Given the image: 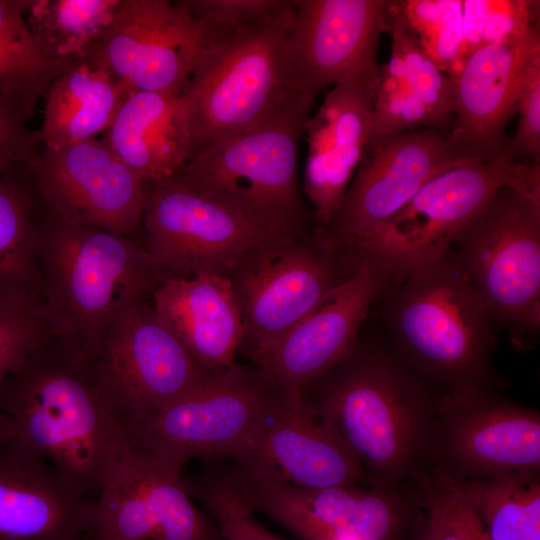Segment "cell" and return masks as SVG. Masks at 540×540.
<instances>
[{
    "label": "cell",
    "instance_id": "cell-14",
    "mask_svg": "<svg viewBox=\"0 0 540 540\" xmlns=\"http://www.w3.org/2000/svg\"><path fill=\"white\" fill-rule=\"evenodd\" d=\"M27 175L39 205L63 222L131 238L143 229L144 183L103 138L42 148Z\"/></svg>",
    "mask_w": 540,
    "mask_h": 540
},
{
    "label": "cell",
    "instance_id": "cell-17",
    "mask_svg": "<svg viewBox=\"0 0 540 540\" xmlns=\"http://www.w3.org/2000/svg\"><path fill=\"white\" fill-rule=\"evenodd\" d=\"M103 540H223L196 509L181 472L129 443L95 502Z\"/></svg>",
    "mask_w": 540,
    "mask_h": 540
},
{
    "label": "cell",
    "instance_id": "cell-29",
    "mask_svg": "<svg viewBox=\"0 0 540 540\" xmlns=\"http://www.w3.org/2000/svg\"><path fill=\"white\" fill-rule=\"evenodd\" d=\"M120 0H27L24 18L40 51L51 60L89 56L109 27Z\"/></svg>",
    "mask_w": 540,
    "mask_h": 540
},
{
    "label": "cell",
    "instance_id": "cell-42",
    "mask_svg": "<svg viewBox=\"0 0 540 540\" xmlns=\"http://www.w3.org/2000/svg\"><path fill=\"white\" fill-rule=\"evenodd\" d=\"M73 540H103L96 536L93 532L89 531L88 533L74 538Z\"/></svg>",
    "mask_w": 540,
    "mask_h": 540
},
{
    "label": "cell",
    "instance_id": "cell-18",
    "mask_svg": "<svg viewBox=\"0 0 540 540\" xmlns=\"http://www.w3.org/2000/svg\"><path fill=\"white\" fill-rule=\"evenodd\" d=\"M391 277L379 264L360 261L354 273L304 318L249 356L277 387L302 398L355 345L371 305Z\"/></svg>",
    "mask_w": 540,
    "mask_h": 540
},
{
    "label": "cell",
    "instance_id": "cell-22",
    "mask_svg": "<svg viewBox=\"0 0 540 540\" xmlns=\"http://www.w3.org/2000/svg\"><path fill=\"white\" fill-rule=\"evenodd\" d=\"M243 476L300 488L369 484L364 470L301 397L288 394L233 458Z\"/></svg>",
    "mask_w": 540,
    "mask_h": 540
},
{
    "label": "cell",
    "instance_id": "cell-33",
    "mask_svg": "<svg viewBox=\"0 0 540 540\" xmlns=\"http://www.w3.org/2000/svg\"><path fill=\"white\" fill-rule=\"evenodd\" d=\"M385 31L391 36V49L404 63L411 88L434 118L438 130L448 136L454 123L453 84L424 52L394 0Z\"/></svg>",
    "mask_w": 540,
    "mask_h": 540
},
{
    "label": "cell",
    "instance_id": "cell-8",
    "mask_svg": "<svg viewBox=\"0 0 540 540\" xmlns=\"http://www.w3.org/2000/svg\"><path fill=\"white\" fill-rule=\"evenodd\" d=\"M447 256L481 295L493 320L513 332L538 331L540 193L499 187L460 228Z\"/></svg>",
    "mask_w": 540,
    "mask_h": 540
},
{
    "label": "cell",
    "instance_id": "cell-7",
    "mask_svg": "<svg viewBox=\"0 0 540 540\" xmlns=\"http://www.w3.org/2000/svg\"><path fill=\"white\" fill-rule=\"evenodd\" d=\"M503 185L540 193L539 161L509 154L461 160L427 180L353 255L358 262L379 264L392 277L439 261L460 228Z\"/></svg>",
    "mask_w": 540,
    "mask_h": 540
},
{
    "label": "cell",
    "instance_id": "cell-10",
    "mask_svg": "<svg viewBox=\"0 0 540 540\" xmlns=\"http://www.w3.org/2000/svg\"><path fill=\"white\" fill-rule=\"evenodd\" d=\"M92 365L102 398L124 432L219 375L191 355L143 296L111 323Z\"/></svg>",
    "mask_w": 540,
    "mask_h": 540
},
{
    "label": "cell",
    "instance_id": "cell-31",
    "mask_svg": "<svg viewBox=\"0 0 540 540\" xmlns=\"http://www.w3.org/2000/svg\"><path fill=\"white\" fill-rule=\"evenodd\" d=\"M38 209L27 173L0 176V287L41 288Z\"/></svg>",
    "mask_w": 540,
    "mask_h": 540
},
{
    "label": "cell",
    "instance_id": "cell-19",
    "mask_svg": "<svg viewBox=\"0 0 540 540\" xmlns=\"http://www.w3.org/2000/svg\"><path fill=\"white\" fill-rule=\"evenodd\" d=\"M235 472L254 512L264 513L301 540H390L415 503L412 488L307 489Z\"/></svg>",
    "mask_w": 540,
    "mask_h": 540
},
{
    "label": "cell",
    "instance_id": "cell-38",
    "mask_svg": "<svg viewBox=\"0 0 540 540\" xmlns=\"http://www.w3.org/2000/svg\"><path fill=\"white\" fill-rule=\"evenodd\" d=\"M462 12L463 42L459 70L476 49L500 42L539 24V1L464 0Z\"/></svg>",
    "mask_w": 540,
    "mask_h": 540
},
{
    "label": "cell",
    "instance_id": "cell-3",
    "mask_svg": "<svg viewBox=\"0 0 540 540\" xmlns=\"http://www.w3.org/2000/svg\"><path fill=\"white\" fill-rule=\"evenodd\" d=\"M14 438L96 502L129 441L100 393L92 362L54 339L0 383Z\"/></svg>",
    "mask_w": 540,
    "mask_h": 540
},
{
    "label": "cell",
    "instance_id": "cell-1",
    "mask_svg": "<svg viewBox=\"0 0 540 540\" xmlns=\"http://www.w3.org/2000/svg\"><path fill=\"white\" fill-rule=\"evenodd\" d=\"M314 415L344 443L372 487L411 488L428 470L440 395L389 345L360 344L315 380Z\"/></svg>",
    "mask_w": 540,
    "mask_h": 540
},
{
    "label": "cell",
    "instance_id": "cell-16",
    "mask_svg": "<svg viewBox=\"0 0 540 540\" xmlns=\"http://www.w3.org/2000/svg\"><path fill=\"white\" fill-rule=\"evenodd\" d=\"M204 42L201 24L182 0H120L89 55L132 91L181 95Z\"/></svg>",
    "mask_w": 540,
    "mask_h": 540
},
{
    "label": "cell",
    "instance_id": "cell-27",
    "mask_svg": "<svg viewBox=\"0 0 540 540\" xmlns=\"http://www.w3.org/2000/svg\"><path fill=\"white\" fill-rule=\"evenodd\" d=\"M132 92L91 55L70 62L43 97V148L58 150L106 133Z\"/></svg>",
    "mask_w": 540,
    "mask_h": 540
},
{
    "label": "cell",
    "instance_id": "cell-39",
    "mask_svg": "<svg viewBox=\"0 0 540 540\" xmlns=\"http://www.w3.org/2000/svg\"><path fill=\"white\" fill-rule=\"evenodd\" d=\"M29 119L20 104L0 94V176L27 173L42 150L38 130L26 124Z\"/></svg>",
    "mask_w": 540,
    "mask_h": 540
},
{
    "label": "cell",
    "instance_id": "cell-12",
    "mask_svg": "<svg viewBox=\"0 0 540 540\" xmlns=\"http://www.w3.org/2000/svg\"><path fill=\"white\" fill-rule=\"evenodd\" d=\"M144 186L145 247L159 283L225 275L252 251L284 238L173 177Z\"/></svg>",
    "mask_w": 540,
    "mask_h": 540
},
{
    "label": "cell",
    "instance_id": "cell-4",
    "mask_svg": "<svg viewBox=\"0 0 540 540\" xmlns=\"http://www.w3.org/2000/svg\"><path fill=\"white\" fill-rule=\"evenodd\" d=\"M383 292L389 346L440 396L496 389L491 313L448 256L391 277Z\"/></svg>",
    "mask_w": 540,
    "mask_h": 540
},
{
    "label": "cell",
    "instance_id": "cell-20",
    "mask_svg": "<svg viewBox=\"0 0 540 540\" xmlns=\"http://www.w3.org/2000/svg\"><path fill=\"white\" fill-rule=\"evenodd\" d=\"M290 33L296 85L317 92L356 76L379 77L380 35L391 0H293Z\"/></svg>",
    "mask_w": 540,
    "mask_h": 540
},
{
    "label": "cell",
    "instance_id": "cell-24",
    "mask_svg": "<svg viewBox=\"0 0 540 540\" xmlns=\"http://www.w3.org/2000/svg\"><path fill=\"white\" fill-rule=\"evenodd\" d=\"M95 503L14 437L0 445V540H73L92 530Z\"/></svg>",
    "mask_w": 540,
    "mask_h": 540
},
{
    "label": "cell",
    "instance_id": "cell-41",
    "mask_svg": "<svg viewBox=\"0 0 540 540\" xmlns=\"http://www.w3.org/2000/svg\"><path fill=\"white\" fill-rule=\"evenodd\" d=\"M15 436L13 421L0 411V445Z\"/></svg>",
    "mask_w": 540,
    "mask_h": 540
},
{
    "label": "cell",
    "instance_id": "cell-36",
    "mask_svg": "<svg viewBox=\"0 0 540 540\" xmlns=\"http://www.w3.org/2000/svg\"><path fill=\"white\" fill-rule=\"evenodd\" d=\"M422 49L451 80L463 42L462 0H396Z\"/></svg>",
    "mask_w": 540,
    "mask_h": 540
},
{
    "label": "cell",
    "instance_id": "cell-13",
    "mask_svg": "<svg viewBox=\"0 0 540 540\" xmlns=\"http://www.w3.org/2000/svg\"><path fill=\"white\" fill-rule=\"evenodd\" d=\"M453 481L540 470V413L496 389L440 396L429 467Z\"/></svg>",
    "mask_w": 540,
    "mask_h": 540
},
{
    "label": "cell",
    "instance_id": "cell-6",
    "mask_svg": "<svg viewBox=\"0 0 540 540\" xmlns=\"http://www.w3.org/2000/svg\"><path fill=\"white\" fill-rule=\"evenodd\" d=\"M314 100L298 95L263 122L210 144L173 178L273 235L302 236L298 150Z\"/></svg>",
    "mask_w": 540,
    "mask_h": 540
},
{
    "label": "cell",
    "instance_id": "cell-32",
    "mask_svg": "<svg viewBox=\"0 0 540 540\" xmlns=\"http://www.w3.org/2000/svg\"><path fill=\"white\" fill-rule=\"evenodd\" d=\"M52 339L41 288L0 287V383Z\"/></svg>",
    "mask_w": 540,
    "mask_h": 540
},
{
    "label": "cell",
    "instance_id": "cell-35",
    "mask_svg": "<svg viewBox=\"0 0 540 540\" xmlns=\"http://www.w3.org/2000/svg\"><path fill=\"white\" fill-rule=\"evenodd\" d=\"M412 489L416 505L425 513L422 540H490L477 513L444 474L428 469Z\"/></svg>",
    "mask_w": 540,
    "mask_h": 540
},
{
    "label": "cell",
    "instance_id": "cell-9",
    "mask_svg": "<svg viewBox=\"0 0 540 540\" xmlns=\"http://www.w3.org/2000/svg\"><path fill=\"white\" fill-rule=\"evenodd\" d=\"M287 395L260 368L233 363L125 433L130 444L181 472L194 458H234Z\"/></svg>",
    "mask_w": 540,
    "mask_h": 540
},
{
    "label": "cell",
    "instance_id": "cell-40",
    "mask_svg": "<svg viewBox=\"0 0 540 540\" xmlns=\"http://www.w3.org/2000/svg\"><path fill=\"white\" fill-rule=\"evenodd\" d=\"M516 112L520 114L509 149L516 156L539 161L540 154V49L529 58L521 81Z\"/></svg>",
    "mask_w": 540,
    "mask_h": 540
},
{
    "label": "cell",
    "instance_id": "cell-30",
    "mask_svg": "<svg viewBox=\"0 0 540 540\" xmlns=\"http://www.w3.org/2000/svg\"><path fill=\"white\" fill-rule=\"evenodd\" d=\"M26 4L27 0H0V94L20 104L31 118L49 85L70 62L43 55L25 22Z\"/></svg>",
    "mask_w": 540,
    "mask_h": 540
},
{
    "label": "cell",
    "instance_id": "cell-11",
    "mask_svg": "<svg viewBox=\"0 0 540 540\" xmlns=\"http://www.w3.org/2000/svg\"><path fill=\"white\" fill-rule=\"evenodd\" d=\"M346 261L357 262L323 230L279 238L249 253L228 276L249 352L280 337L349 278L354 272L340 269Z\"/></svg>",
    "mask_w": 540,
    "mask_h": 540
},
{
    "label": "cell",
    "instance_id": "cell-26",
    "mask_svg": "<svg viewBox=\"0 0 540 540\" xmlns=\"http://www.w3.org/2000/svg\"><path fill=\"white\" fill-rule=\"evenodd\" d=\"M103 139L143 183L171 178L190 158L185 101L177 94L133 91Z\"/></svg>",
    "mask_w": 540,
    "mask_h": 540
},
{
    "label": "cell",
    "instance_id": "cell-23",
    "mask_svg": "<svg viewBox=\"0 0 540 540\" xmlns=\"http://www.w3.org/2000/svg\"><path fill=\"white\" fill-rule=\"evenodd\" d=\"M378 80L356 76L336 84L307 120L304 191L323 227L340 208L372 136Z\"/></svg>",
    "mask_w": 540,
    "mask_h": 540
},
{
    "label": "cell",
    "instance_id": "cell-21",
    "mask_svg": "<svg viewBox=\"0 0 540 540\" xmlns=\"http://www.w3.org/2000/svg\"><path fill=\"white\" fill-rule=\"evenodd\" d=\"M540 49L539 24L472 52L451 79L454 123L448 142L459 158L492 161L512 155L505 127L530 56ZM516 157V156H515Z\"/></svg>",
    "mask_w": 540,
    "mask_h": 540
},
{
    "label": "cell",
    "instance_id": "cell-15",
    "mask_svg": "<svg viewBox=\"0 0 540 540\" xmlns=\"http://www.w3.org/2000/svg\"><path fill=\"white\" fill-rule=\"evenodd\" d=\"M463 159L448 136L433 128L371 136L340 208L323 230L353 255L427 180Z\"/></svg>",
    "mask_w": 540,
    "mask_h": 540
},
{
    "label": "cell",
    "instance_id": "cell-34",
    "mask_svg": "<svg viewBox=\"0 0 540 540\" xmlns=\"http://www.w3.org/2000/svg\"><path fill=\"white\" fill-rule=\"evenodd\" d=\"M184 483L190 497L211 515L223 540H283L255 518L233 467L208 469Z\"/></svg>",
    "mask_w": 540,
    "mask_h": 540
},
{
    "label": "cell",
    "instance_id": "cell-28",
    "mask_svg": "<svg viewBox=\"0 0 540 540\" xmlns=\"http://www.w3.org/2000/svg\"><path fill=\"white\" fill-rule=\"evenodd\" d=\"M453 482L490 540H540V470Z\"/></svg>",
    "mask_w": 540,
    "mask_h": 540
},
{
    "label": "cell",
    "instance_id": "cell-2",
    "mask_svg": "<svg viewBox=\"0 0 540 540\" xmlns=\"http://www.w3.org/2000/svg\"><path fill=\"white\" fill-rule=\"evenodd\" d=\"M293 14V0H246L198 21L204 47L181 94L190 158L263 122L301 94L291 54Z\"/></svg>",
    "mask_w": 540,
    "mask_h": 540
},
{
    "label": "cell",
    "instance_id": "cell-5",
    "mask_svg": "<svg viewBox=\"0 0 540 540\" xmlns=\"http://www.w3.org/2000/svg\"><path fill=\"white\" fill-rule=\"evenodd\" d=\"M41 293L53 339L92 362L114 319L159 283L145 245L38 209Z\"/></svg>",
    "mask_w": 540,
    "mask_h": 540
},
{
    "label": "cell",
    "instance_id": "cell-25",
    "mask_svg": "<svg viewBox=\"0 0 540 540\" xmlns=\"http://www.w3.org/2000/svg\"><path fill=\"white\" fill-rule=\"evenodd\" d=\"M152 305L159 320L208 371L221 374L234 363L244 326L228 276L162 281L153 289Z\"/></svg>",
    "mask_w": 540,
    "mask_h": 540
},
{
    "label": "cell",
    "instance_id": "cell-37",
    "mask_svg": "<svg viewBox=\"0 0 540 540\" xmlns=\"http://www.w3.org/2000/svg\"><path fill=\"white\" fill-rule=\"evenodd\" d=\"M424 128L438 130L434 118L411 88L400 55L391 49L389 62L380 66L372 116V136Z\"/></svg>",
    "mask_w": 540,
    "mask_h": 540
}]
</instances>
